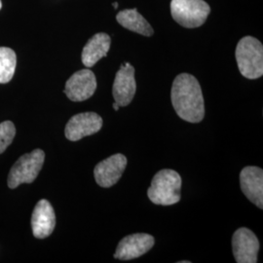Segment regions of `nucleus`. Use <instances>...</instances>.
I'll use <instances>...</instances> for the list:
<instances>
[{"label":"nucleus","mask_w":263,"mask_h":263,"mask_svg":"<svg viewBox=\"0 0 263 263\" xmlns=\"http://www.w3.org/2000/svg\"><path fill=\"white\" fill-rule=\"evenodd\" d=\"M242 192L253 204L263 209V171L254 166H249L240 174Z\"/></svg>","instance_id":"ddd939ff"},{"label":"nucleus","mask_w":263,"mask_h":263,"mask_svg":"<svg viewBox=\"0 0 263 263\" xmlns=\"http://www.w3.org/2000/svg\"><path fill=\"white\" fill-rule=\"evenodd\" d=\"M232 248L236 262H257L259 242L252 230L246 227L236 230L232 238Z\"/></svg>","instance_id":"6e6552de"},{"label":"nucleus","mask_w":263,"mask_h":263,"mask_svg":"<svg viewBox=\"0 0 263 263\" xmlns=\"http://www.w3.org/2000/svg\"><path fill=\"white\" fill-rule=\"evenodd\" d=\"M45 153L41 149H34L21 156L11 168L7 179V185L15 189L23 183H31L37 178L43 167Z\"/></svg>","instance_id":"20e7f679"},{"label":"nucleus","mask_w":263,"mask_h":263,"mask_svg":"<svg viewBox=\"0 0 263 263\" xmlns=\"http://www.w3.org/2000/svg\"><path fill=\"white\" fill-rule=\"evenodd\" d=\"M235 56L239 70L245 78L254 80L263 76V46L258 39L242 38L237 44Z\"/></svg>","instance_id":"7ed1b4c3"},{"label":"nucleus","mask_w":263,"mask_h":263,"mask_svg":"<svg viewBox=\"0 0 263 263\" xmlns=\"http://www.w3.org/2000/svg\"><path fill=\"white\" fill-rule=\"evenodd\" d=\"M111 44L110 36L104 32L95 34L89 39L82 51V63L86 67L94 66L101 59L106 57Z\"/></svg>","instance_id":"4468645a"},{"label":"nucleus","mask_w":263,"mask_h":263,"mask_svg":"<svg viewBox=\"0 0 263 263\" xmlns=\"http://www.w3.org/2000/svg\"><path fill=\"white\" fill-rule=\"evenodd\" d=\"M103 127L102 117L96 112L78 113L67 122L65 135L67 140L80 141L85 137L92 136Z\"/></svg>","instance_id":"423d86ee"},{"label":"nucleus","mask_w":263,"mask_h":263,"mask_svg":"<svg viewBox=\"0 0 263 263\" xmlns=\"http://www.w3.org/2000/svg\"><path fill=\"white\" fill-rule=\"evenodd\" d=\"M2 8V3H1V0H0V10Z\"/></svg>","instance_id":"412c9836"},{"label":"nucleus","mask_w":263,"mask_h":263,"mask_svg":"<svg viewBox=\"0 0 263 263\" xmlns=\"http://www.w3.org/2000/svg\"><path fill=\"white\" fill-rule=\"evenodd\" d=\"M113 6H114V9H117V7H118V3H117V2H114V3H113Z\"/></svg>","instance_id":"6ab92c4d"},{"label":"nucleus","mask_w":263,"mask_h":263,"mask_svg":"<svg viewBox=\"0 0 263 263\" xmlns=\"http://www.w3.org/2000/svg\"><path fill=\"white\" fill-rule=\"evenodd\" d=\"M211 7L204 0H172V17L181 27H201L207 20Z\"/></svg>","instance_id":"39448f33"},{"label":"nucleus","mask_w":263,"mask_h":263,"mask_svg":"<svg viewBox=\"0 0 263 263\" xmlns=\"http://www.w3.org/2000/svg\"><path fill=\"white\" fill-rule=\"evenodd\" d=\"M127 158L123 154H114L100 162L94 170L96 182L104 188L111 187L121 179L127 167Z\"/></svg>","instance_id":"9d476101"},{"label":"nucleus","mask_w":263,"mask_h":263,"mask_svg":"<svg viewBox=\"0 0 263 263\" xmlns=\"http://www.w3.org/2000/svg\"><path fill=\"white\" fill-rule=\"evenodd\" d=\"M181 184L179 173L174 170H161L152 179L147 195L155 205H175L180 201Z\"/></svg>","instance_id":"f03ea898"},{"label":"nucleus","mask_w":263,"mask_h":263,"mask_svg":"<svg viewBox=\"0 0 263 263\" xmlns=\"http://www.w3.org/2000/svg\"><path fill=\"white\" fill-rule=\"evenodd\" d=\"M112 106L113 108H114V110H116V111H117V110H119V107H120V106H119L118 104H116L115 102H114V104H112Z\"/></svg>","instance_id":"a211bd4d"},{"label":"nucleus","mask_w":263,"mask_h":263,"mask_svg":"<svg viewBox=\"0 0 263 263\" xmlns=\"http://www.w3.org/2000/svg\"><path fill=\"white\" fill-rule=\"evenodd\" d=\"M172 104L179 117L189 123L201 122L205 116V103L201 86L191 74L181 73L174 80Z\"/></svg>","instance_id":"f257e3e1"},{"label":"nucleus","mask_w":263,"mask_h":263,"mask_svg":"<svg viewBox=\"0 0 263 263\" xmlns=\"http://www.w3.org/2000/svg\"><path fill=\"white\" fill-rule=\"evenodd\" d=\"M155 240L145 233H136L124 237L119 242L114 254V258L120 260H131L149 252Z\"/></svg>","instance_id":"9b49d317"},{"label":"nucleus","mask_w":263,"mask_h":263,"mask_svg":"<svg viewBox=\"0 0 263 263\" xmlns=\"http://www.w3.org/2000/svg\"><path fill=\"white\" fill-rule=\"evenodd\" d=\"M97 90L94 72L88 68L76 71L69 77L65 87V94L72 102H84L90 99Z\"/></svg>","instance_id":"0eeeda50"},{"label":"nucleus","mask_w":263,"mask_h":263,"mask_svg":"<svg viewBox=\"0 0 263 263\" xmlns=\"http://www.w3.org/2000/svg\"><path fill=\"white\" fill-rule=\"evenodd\" d=\"M116 20L123 28L140 33L141 35L151 36L154 33L151 24L141 16L137 8L120 11L116 16Z\"/></svg>","instance_id":"2eb2a0df"},{"label":"nucleus","mask_w":263,"mask_h":263,"mask_svg":"<svg viewBox=\"0 0 263 263\" xmlns=\"http://www.w3.org/2000/svg\"><path fill=\"white\" fill-rule=\"evenodd\" d=\"M17 66V56L14 50L8 47H0V83H8L15 73Z\"/></svg>","instance_id":"dca6fc26"},{"label":"nucleus","mask_w":263,"mask_h":263,"mask_svg":"<svg viewBox=\"0 0 263 263\" xmlns=\"http://www.w3.org/2000/svg\"><path fill=\"white\" fill-rule=\"evenodd\" d=\"M31 229L33 236L44 239L51 235L56 226L55 211L46 199L38 202L31 216Z\"/></svg>","instance_id":"f8f14e48"},{"label":"nucleus","mask_w":263,"mask_h":263,"mask_svg":"<svg viewBox=\"0 0 263 263\" xmlns=\"http://www.w3.org/2000/svg\"><path fill=\"white\" fill-rule=\"evenodd\" d=\"M16 136V127L12 121L0 123V154L8 148Z\"/></svg>","instance_id":"f3484780"},{"label":"nucleus","mask_w":263,"mask_h":263,"mask_svg":"<svg viewBox=\"0 0 263 263\" xmlns=\"http://www.w3.org/2000/svg\"><path fill=\"white\" fill-rule=\"evenodd\" d=\"M179 263H190V261H188V260H185V261H179Z\"/></svg>","instance_id":"aec40b11"},{"label":"nucleus","mask_w":263,"mask_h":263,"mask_svg":"<svg viewBox=\"0 0 263 263\" xmlns=\"http://www.w3.org/2000/svg\"><path fill=\"white\" fill-rule=\"evenodd\" d=\"M137 91V83L135 79V68L129 63L123 64L117 71L112 94L115 103L119 106H127L131 104Z\"/></svg>","instance_id":"1a4fd4ad"}]
</instances>
